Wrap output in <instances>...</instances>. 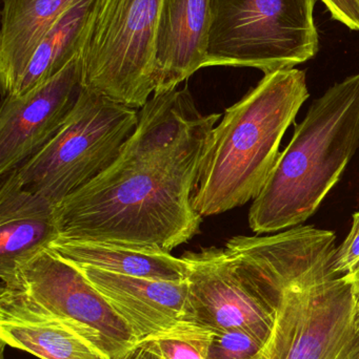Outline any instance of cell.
Segmentation results:
<instances>
[{
    "instance_id": "6da1fadb",
    "label": "cell",
    "mask_w": 359,
    "mask_h": 359,
    "mask_svg": "<svg viewBox=\"0 0 359 359\" xmlns=\"http://www.w3.org/2000/svg\"><path fill=\"white\" fill-rule=\"evenodd\" d=\"M221 114L202 115L189 88L153 95L116 161L55 206L61 238L171 251L200 232L193 196Z\"/></svg>"
},
{
    "instance_id": "7a4b0ae2",
    "label": "cell",
    "mask_w": 359,
    "mask_h": 359,
    "mask_svg": "<svg viewBox=\"0 0 359 359\" xmlns=\"http://www.w3.org/2000/svg\"><path fill=\"white\" fill-rule=\"evenodd\" d=\"M261 238L280 295L271 332L251 359H359L351 285L333 269L334 232L299 225Z\"/></svg>"
},
{
    "instance_id": "3957f363",
    "label": "cell",
    "mask_w": 359,
    "mask_h": 359,
    "mask_svg": "<svg viewBox=\"0 0 359 359\" xmlns=\"http://www.w3.org/2000/svg\"><path fill=\"white\" fill-rule=\"evenodd\" d=\"M309 96L305 72L282 69L263 76L226 109L200 162L193 205L202 217L259 196L280 157L282 137Z\"/></svg>"
},
{
    "instance_id": "277c9868",
    "label": "cell",
    "mask_w": 359,
    "mask_h": 359,
    "mask_svg": "<svg viewBox=\"0 0 359 359\" xmlns=\"http://www.w3.org/2000/svg\"><path fill=\"white\" fill-rule=\"evenodd\" d=\"M359 147V74L331 86L295 126L249 210L256 234L305 223L337 185Z\"/></svg>"
},
{
    "instance_id": "5b68a950",
    "label": "cell",
    "mask_w": 359,
    "mask_h": 359,
    "mask_svg": "<svg viewBox=\"0 0 359 359\" xmlns=\"http://www.w3.org/2000/svg\"><path fill=\"white\" fill-rule=\"evenodd\" d=\"M138 115L139 109L84 88L63 128L13 175L21 187L57 205L116 161Z\"/></svg>"
},
{
    "instance_id": "8992f818",
    "label": "cell",
    "mask_w": 359,
    "mask_h": 359,
    "mask_svg": "<svg viewBox=\"0 0 359 359\" xmlns=\"http://www.w3.org/2000/svg\"><path fill=\"white\" fill-rule=\"evenodd\" d=\"M164 0H94L80 52L82 86L141 109L154 95Z\"/></svg>"
},
{
    "instance_id": "52a82bcc",
    "label": "cell",
    "mask_w": 359,
    "mask_h": 359,
    "mask_svg": "<svg viewBox=\"0 0 359 359\" xmlns=\"http://www.w3.org/2000/svg\"><path fill=\"white\" fill-rule=\"evenodd\" d=\"M316 0H211L206 67L294 69L318 52Z\"/></svg>"
},
{
    "instance_id": "ba28073f",
    "label": "cell",
    "mask_w": 359,
    "mask_h": 359,
    "mask_svg": "<svg viewBox=\"0 0 359 359\" xmlns=\"http://www.w3.org/2000/svg\"><path fill=\"white\" fill-rule=\"evenodd\" d=\"M0 297L63 323L112 359L138 346L128 323L84 270L51 248L23 264L14 288L1 287Z\"/></svg>"
},
{
    "instance_id": "9c48e42d",
    "label": "cell",
    "mask_w": 359,
    "mask_h": 359,
    "mask_svg": "<svg viewBox=\"0 0 359 359\" xmlns=\"http://www.w3.org/2000/svg\"><path fill=\"white\" fill-rule=\"evenodd\" d=\"M84 90L80 54L60 73L0 109V177L10 174L56 136Z\"/></svg>"
},
{
    "instance_id": "30bf717a",
    "label": "cell",
    "mask_w": 359,
    "mask_h": 359,
    "mask_svg": "<svg viewBox=\"0 0 359 359\" xmlns=\"http://www.w3.org/2000/svg\"><path fill=\"white\" fill-rule=\"evenodd\" d=\"M86 278L128 323L138 345L193 325L185 282L122 276L79 266Z\"/></svg>"
},
{
    "instance_id": "8fae6325",
    "label": "cell",
    "mask_w": 359,
    "mask_h": 359,
    "mask_svg": "<svg viewBox=\"0 0 359 359\" xmlns=\"http://www.w3.org/2000/svg\"><path fill=\"white\" fill-rule=\"evenodd\" d=\"M55 206L21 187L13 172L1 177L0 276L4 288H14L21 266L60 236Z\"/></svg>"
},
{
    "instance_id": "7c38bea8",
    "label": "cell",
    "mask_w": 359,
    "mask_h": 359,
    "mask_svg": "<svg viewBox=\"0 0 359 359\" xmlns=\"http://www.w3.org/2000/svg\"><path fill=\"white\" fill-rule=\"evenodd\" d=\"M211 0H164L154 71V95L176 90L206 67Z\"/></svg>"
},
{
    "instance_id": "4fadbf2b",
    "label": "cell",
    "mask_w": 359,
    "mask_h": 359,
    "mask_svg": "<svg viewBox=\"0 0 359 359\" xmlns=\"http://www.w3.org/2000/svg\"><path fill=\"white\" fill-rule=\"evenodd\" d=\"M48 248L77 266L151 280H187L185 262L154 245L59 236Z\"/></svg>"
},
{
    "instance_id": "5bb4252c",
    "label": "cell",
    "mask_w": 359,
    "mask_h": 359,
    "mask_svg": "<svg viewBox=\"0 0 359 359\" xmlns=\"http://www.w3.org/2000/svg\"><path fill=\"white\" fill-rule=\"evenodd\" d=\"M74 0H2L0 83L12 96L46 34Z\"/></svg>"
},
{
    "instance_id": "9a60e30c",
    "label": "cell",
    "mask_w": 359,
    "mask_h": 359,
    "mask_svg": "<svg viewBox=\"0 0 359 359\" xmlns=\"http://www.w3.org/2000/svg\"><path fill=\"white\" fill-rule=\"evenodd\" d=\"M0 339L40 359H112L63 323L0 297Z\"/></svg>"
},
{
    "instance_id": "2e32d148",
    "label": "cell",
    "mask_w": 359,
    "mask_h": 359,
    "mask_svg": "<svg viewBox=\"0 0 359 359\" xmlns=\"http://www.w3.org/2000/svg\"><path fill=\"white\" fill-rule=\"evenodd\" d=\"M94 0H74L34 53L12 96H20L60 73L81 52Z\"/></svg>"
},
{
    "instance_id": "e0dca14e",
    "label": "cell",
    "mask_w": 359,
    "mask_h": 359,
    "mask_svg": "<svg viewBox=\"0 0 359 359\" xmlns=\"http://www.w3.org/2000/svg\"><path fill=\"white\" fill-rule=\"evenodd\" d=\"M213 332L190 325L154 337L143 346L162 359H207Z\"/></svg>"
},
{
    "instance_id": "ac0fdd59",
    "label": "cell",
    "mask_w": 359,
    "mask_h": 359,
    "mask_svg": "<svg viewBox=\"0 0 359 359\" xmlns=\"http://www.w3.org/2000/svg\"><path fill=\"white\" fill-rule=\"evenodd\" d=\"M263 346V341L240 329L213 333L207 359H251Z\"/></svg>"
},
{
    "instance_id": "d6986e66",
    "label": "cell",
    "mask_w": 359,
    "mask_h": 359,
    "mask_svg": "<svg viewBox=\"0 0 359 359\" xmlns=\"http://www.w3.org/2000/svg\"><path fill=\"white\" fill-rule=\"evenodd\" d=\"M359 262V212L353 215L351 230L341 246L337 247L333 259V269L339 276H347Z\"/></svg>"
},
{
    "instance_id": "ffe728a7",
    "label": "cell",
    "mask_w": 359,
    "mask_h": 359,
    "mask_svg": "<svg viewBox=\"0 0 359 359\" xmlns=\"http://www.w3.org/2000/svg\"><path fill=\"white\" fill-rule=\"evenodd\" d=\"M335 20L353 31H359L358 0H320Z\"/></svg>"
},
{
    "instance_id": "44dd1931",
    "label": "cell",
    "mask_w": 359,
    "mask_h": 359,
    "mask_svg": "<svg viewBox=\"0 0 359 359\" xmlns=\"http://www.w3.org/2000/svg\"><path fill=\"white\" fill-rule=\"evenodd\" d=\"M345 278L351 285L354 303H355L356 322H358L359 328V262L356 267L349 274L345 276Z\"/></svg>"
},
{
    "instance_id": "7402d4cb",
    "label": "cell",
    "mask_w": 359,
    "mask_h": 359,
    "mask_svg": "<svg viewBox=\"0 0 359 359\" xmlns=\"http://www.w3.org/2000/svg\"><path fill=\"white\" fill-rule=\"evenodd\" d=\"M122 359H162L157 354L148 349L143 344L136 346L134 349L131 350L126 355L122 356Z\"/></svg>"
},
{
    "instance_id": "603a6c76",
    "label": "cell",
    "mask_w": 359,
    "mask_h": 359,
    "mask_svg": "<svg viewBox=\"0 0 359 359\" xmlns=\"http://www.w3.org/2000/svg\"><path fill=\"white\" fill-rule=\"evenodd\" d=\"M358 4H359V0H358Z\"/></svg>"
},
{
    "instance_id": "cb8c5ba5",
    "label": "cell",
    "mask_w": 359,
    "mask_h": 359,
    "mask_svg": "<svg viewBox=\"0 0 359 359\" xmlns=\"http://www.w3.org/2000/svg\"><path fill=\"white\" fill-rule=\"evenodd\" d=\"M120 359H122V358H120Z\"/></svg>"
}]
</instances>
